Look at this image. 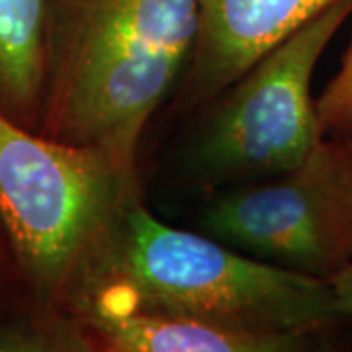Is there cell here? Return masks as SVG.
I'll use <instances>...</instances> for the list:
<instances>
[{"label":"cell","mask_w":352,"mask_h":352,"mask_svg":"<svg viewBox=\"0 0 352 352\" xmlns=\"http://www.w3.org/2000/svg\"><path fill=\"white\" fill-rule=\"evenodd\" d=\"M208 237L286 270L325 280L352 261V138H325L288 173L217 196Z\"/></svg>","instance_id":"obj_5"},{"label":"cell","mask_w":352,"mask_h":352,"mask_svg":"<svg viewBox=\"0 0 352 352\" xmlns=\"http://www.w3.org/2000/svg\"><path fill=\"white\" fill-rule=\"evenodd\" d=\"M352 14L339 0L263 55L215 98L196 163L210 178L256 182L288 173L325 138L311 78L331 39Z\"/></svg>","instance_id":"obj_4"},{"label":"cell","mask_w":352,"mask_h":352,"mask_svg":"<svg viewBox=\"0 0 352 352\" xmlns=\"http://www.w3.org/2000/svg\"><path fill=\"white\" fill-rule=\"evenodd\" d=\"M200 0H47L38 129L138 170L141 135L184 76Z\"/></svg>","instance_id":"obj_2"},{"label":"cell","mask_w":352,"mask_h":352,"mask_svg":"<svg viewBox=\"0 0 352 352\" xmlns=\"http://www.w3.org/2000/svg\"><path fill=\"white\" fill-rule=\"evenodd\" d=\"M106 352H314L317 333H256L131 311L73 314Z\"/></svg>","instance_id":"obj_7"},{"label":"cell","mask_w":352,"mask_h":352,"mask_svg":"<svg viewBox=\"0 0 352 352\" xmlns=\"http://www.w3.org/2000/svg\"><path fill=\"white\" fill-rule=\"evenodd\" d=\"M47 0H0V110L36 129L45 75Z\"/></svg>","instance_id":"obj_8"},{"label":"cell","mask_w":352,"mask_h":352,"mask_svg":"<svg viewBox=\"0 0 352 352\" xmlns=\"http://www.w3.org/2000/svg\"><path fill=\"white\" fill-rule=\"evenodd\" d=\"M331 294H333V305L340 319L352 321V261L340 272L327 280Z\"/></svg>","instance_id":"obj_11"},{"label":"cell","mask_w":352,"mask_h":352,"mask_svg":"<svg viewBox=\"0 0 352 352\" xmlns=\"http://www.w3.org/2000/svg\"><path fill=\"white\" fill-rule=\"evenodd\" d=\"M340 321H335L317 333L314 352H352V339H344L340 335Z\"/></svg>","instance_id":"obj_12"},{"label":"cell","mask_w":352,"mask_h":352,"mask_svg":"<svg viewBox=\"0 0 352 352\" xmlns=\"http://www.w3.org/2000/svg\"><path fill=\"white\" fill-rule=\"evenodd\" d=\"M0 352H106L94 333L73 314L63 311L30 331L0 335Z\"/></svg>","instance_id":"obj_9"},{"label":"cell","mask_w":352,"mask_h":352,"mask_svg":"<svg viewBox=\"0 0 352 352\" xmlns=\"http://www.w3.org/2000/svg\"><path fill=\"white\" fill-rule=\"evenodd\" d=\"M339 0H200L182 76L188 106L214 102L251 65Z\"/></svg>","instance_id":"obj_6"},{"label":"cell","mask_w":352,"mask_h":352,"mask_svg":"<svg viewBox=\"0 0 352 352\" xmlns=\"http://www.w3.org/2000/svg\"><path fill=\"white\" fill-rule=\"evenodd\" d=\"M317 118L329 138H352V41L340 69L315 100Z\"/></svg>","instance_id":"obj_10"},{"label":"cell","mask_w":352,"mask_h":352,"mask_svg":"<svg viewBox=\"0 0 352 352\" xmlns=\"http://www.w3.org/2000/svg\"><path fill=\"white\" fill-rule=\"evenodd\" d=\"M63 311H131L256 333H303L340 317L325 280L166 226L133 194L78 270Z\"/></svg>","instance_id":"obj_1"},{"label":"cell","mask_w":352,"mask_h":352,"mask_svg":"<svg viewBox=\"0 0 352 352\" xmlns=\"http://www.w3.org/2000/svg\"><path fill=\"white\" fill-rule=\"evenodd\" d=\"M139 192L138 170L0 110V223L45 305L63 309L78 270Z\"/></svg>","instance_id":"obj_3"}]
</instances>
